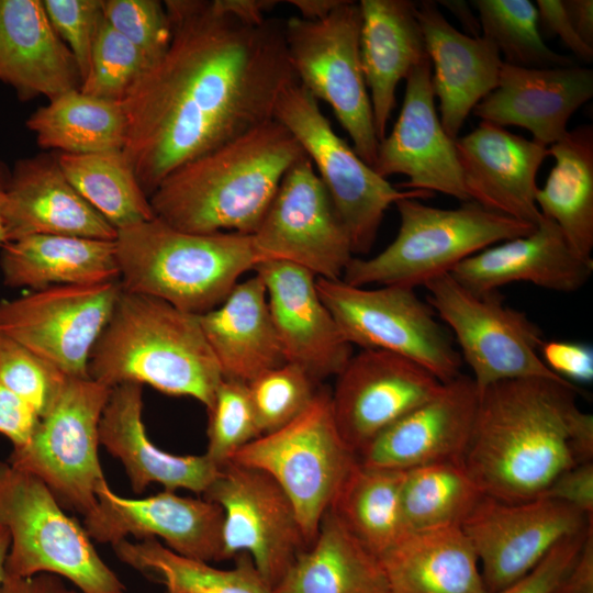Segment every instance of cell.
I'll return each mask as SVG.
<instances>
[{
    "label": "cell",
    "mask_w": 593,
    "mask_h": 593,
    "mask_svg": "<svg viewBox=\"0 0 593 593\" xmlns=\"http://www.w3.org/2000/svg\"><path fill=\"white\" fill-rule=\"evenodd\" d=\"M171 40L122 102L123 153L149 198L176 168L275 119L299 81L284 21L245 22L217 0H166Z\"/></svg>",
    "instance_id": "1"
},
{
    "label": "cell",
    "mask_w": 593,
    "mask_h": 593,
    "mask_svg": "<svg viewBox=\"0 0 593 593\" xmlns=\"http://www.w3.org/2000/svg\"><path fill=\"white\" fill-rule=\"evenodd\" d=\"M579 388L544 378L507 380L480 392L463 465L482 492L519 502L542 496L566 470L593 457V416Z\"/></svg>",
    "instance_id": "2"
},
{
    "label": "cell",
    "mask_w": 593,
    "mask_h": 593,
    "mask_svg": "<svg viewBox=\"0 0 593 593\" xmlns=\"http://www.w3.org/2000/svg\"><path fill=\"white\" fill-rule=\"evenodd\" d=\"M304 150L270 120L171 171L150 194L155 217L189 233L253 235Z\"/></svg>",
    "instance_id": "3"
},
{
    "label": "cell",
    "mask_w": 593,
    "mask_h": 593,
    "mask_svg": "<svg viewBox=\"0 0 593 593\" xmlns=\"http://www.w3.org/2000/svg\"><path fill=\"white\" fill-rule=\"evenodd\" d=\"M88 376L109 388L135 382L190 396L206 411L223 380L199 315L122 288L91 350Z\"/></svg>",
    "instance_id": "4"
},
{
    "label": "cell",
    "mask_w": 593,
    "mask_h": 593,
    "mask_svg": "<svg viewBox=\"0 0 593 593\" xmlns=\"http://www.w3.org/2000/svg\"><path fill=\"white\" fill-rule=\"evenodd\" d=\"M114 244L123 290L195 315L219 306L264 261L253 235L189 233L157 217L119 230Z\"/></svg>",
    "instance_id": "5"
},
{
    "label": "cell",
    "mask_w": 593,
    "mask_h": 593,
    "mask_svg": "<svg viewBox=\"0 0 593 593\" xmlns=\"http://www.w3.org/2000/svg\"><path fill=\"white\" fill-rule=\"evenodd\" d=\"M400 228L393 242L370 258H353L342 280L350 286L415 289L449 273L463 259L503 240L525 236L536 225L490 211L473 201L456 209L418 199L395 203Z\"/></svg>",
    "instance_id": "6"
},
{
    "label": "cell",
    "mask_w": 593,
    "mask_h": 593,
    "mask_svg": "<svg viewBox=\"0 0 593 593\" xmlns=\"http://www.w3.org/2000/svg\"><path fill=\"white\" fill-rule=\"evenodd\" d=\"M0 525L10 535L5 574L49 573L82 593L125 592L85 527L65 513L40 479L9 462H0Z\"/></svg>",
    "instance_id": "7"
},
{
    "label": "cell",
    "mask_w": 593,
    "mask_h": 593,
    "mask_svg": "<svg viewBox=\"0 0 593 593\" xmlns=\"http://www.w3.org/2000/svg\"><path fill=\"white\" fill-rule=\"evenodd\" d=\"M230 462L261 470L280 485L294 506L309 547L358 456L337 428L331 392L317 390L295 419L255 438Z\"/></svg>",
    "instance_id": "8"
},
{
    "label": "cell",
    "mask_w": 593,
    "mask_h": 593,
    "mask_svg": "<svg viewBox=\"0 0 593 593\" xmlns=\"http://www.w3.org/2000/svg\"><path fill=\"white\" fill-rule=\"evenodd\" d=\"M275 120L286 126L311 159L342 221L354 254H367L391 204L434 193L401 190L367 165L333 130L318 101L299 82L281 93Z\"/></svg>",
    "instance_id": "9"
},
{
    "label": "cell",
    "mask_w": 593,
    "mask_h": 593,
    "mask_svg": "<svg viewBox=\"0 0 593 593\" xmlns=\"http://www.w3.org/2000/svg\"><path fill=\"white\" fill-rule=\"evenodd\" d=\"M111 388L67 377L29 441L13 448L9 463L40 479L65 510L83 517L98 507L105 483L99 460V422Z\"/></svg>",
    "instance_id": "10"
},
{
    "label": "cell",
    "mask_w": 593,
    "mask_h": 593,
    "mask_svg": "<svg viewBox=\"0 0 593 593\" xmlns=\"http://www.w3.org/2000/svg\"><path fill=\"white\" fill-rule=\"evenodd\" d=\"M360 30L359 3L343 0L323 19L284 21V41L299 82L329 104L356 154L372 168L379 141L361 68Z\"/></svg>",
    "instance_id": "11"
},
{
    "label": "cell",
    "mask_w": 593,
    "mask_h": 593,
    "mask_svg": "<svg viewBox=\"0 0 593 593\" xmlns=\"http://www.w3.org/2000/svg\"><path fill=\"white\" fill-rule=\"evenodd\" d=\"M424 287L427 303L454 333L479 392L507 380L566 381L541 360L539 350L545 339L538 325L526 313L506 305L497 291L470 290L450 273Z\"/></svg>",
    "instance_id": "12"
},
{
    "label": "cell",
    "mask_w": 593,
    "mask_h": 593,
    "mask_svg": "<svg viewBox=\"0 0 593 593\" xmlns=\"http://www.w3.org/2000/svg\"><path fill=\"white\" fill-rule=\"evenodd\" d=\"M318 294L344 338L361 349H379L411 359L440 382L458 374L462 359L434 310L415 289L350 286L316 278Z\"/></svg>",
    "instance_id": "13"
},
{
    "label": "cell",
    "mask_w": 593,
    "mask_h": 593,
    "mask_svg": "<svg viewBox=\"0 0 593 593\" xmlns=\"http://www.w3.org/2000/svg\"><path fill=\"white\" fill-rule=\"evenodd\" d=\"M202 495L223 511L222 559L248 553L275 589L307 548L284 491L266 472L227 462Z\"/></svg>",
    "instance_id": "14"
},
{
    "label": "cell",
    "mask_w": 593,
    "mask_h": 593,
    "mask_svg": "<svg viewBox=\"0 0 593 593\" xmlns=\"http://www.w3.org/2000/svg\"><path fill=\"white\" fill-rule=\"evenodd\" d=\"M120 291V281L54 286L13 300H0V333L66 377L89 378L91 350Z\"/></svg>",
    "instance_id": "15"
},
{
    "label": "cell",
    "mask_w": 593,
    "mask_h": 593,
    "mask_svg": "<svg viewBox=\"0 0 593 593\" xmlns=\"http://www.w3.org/2000/svg\"><path fill=\"white\" fill-rule=\"evenodd\" d=\"M592 524L577 508L550 497L507 502L484 495L460 527L478 557L485 589L494 593L526 575L559 541Z\"/></svg>",
    "instance_id": "16"
},
{
    "label": "cell",
    "mask_w": 593,
    "mask_h": 593,
    "mask_svg": "<svg viewBox=\"0 0 593 593\" xmlns=\"http://www.w3.org/2000/svg\"><path fill=\"white\" fill-rule=\"evenodd\" d=\"M253 239L264 261H288L316 278L342 279L354 258L348 234L306 155L284 175Z\"/></svg>",
    "instance_id": "17"
},
{
    "label": "cell",
    "mask_w": 593,
    "mask_h": 593,
    "mask_svg": "<svg viewBox=\"0 0 593 593\" xmlns=\"http://www.w3.org/2000/svg\"><path fill=\"white\" fill-rule=\"evenodd\" d=\"M336 377L331 392L333 415L342 437L357 456L443 384L415 361L379 349L353 355Z\"/></svg>",
    "instance_id": "18"
},
{
    "label": "cell",
    "mask_w": 593,
    "mask_h": 593,
    "mask_svg": "<svg viewBox=\"0 0 593 593\" xmlns=\"http://www.w3.org/2000/svg\"><path fill=\"white\" fill-rule=\"evenodd\" d=\"M98 507L83 517L91 539L110 544L127 539L160 538L178 555L205 562L222 561L223 511L204 497L180 496L174 491L128 499L103 483L96 492Z\"/></svg>",
    "instance_id": "19"
},
{
    "label": "cell",
    "mask_w": 593,
    "mask_h": 593,
    "mask_svg": "<svg viewBox=\"0 0 593 593\" xmlns=\"http://www.w3.org/2000/svg\"><path fill=\"white\" fill-rule=\"evenodd\" d=\"M396 122L379 142L372 169L381 177L404 175L402 190L440 192L470 201L462 182L455 141L445 132L435 108L429 58L406 77Z\"/></svg>",
    "instance_id": "20"
},
{
    "label": "cell",
    "mask_w": 593,
    "mask_h": 593,
    "mask_svg": "<svg viewBox=\"0 0 593 593\" xmlns=\"http://www.w3.org/2000/svg\"><path fill=\"white\" fill-rule=\"evenodd\" d=\"M480 392L470 376L458 374L376 436L359 454L360 463L405 471L443 461H463Z\"/></svg>",
    "instance_id": "21"
},
{
    "label": "cell",
    "mask_w": 593,
    "mask_h": 593,
    "mask_svg": "<svg viewBox=\"0 0 593 593\" xmlns=\"http://www.w3.org/2000/svg\"><path fill=\"white\" fill-rule=\"evenodd\" d=\"M254 271L266 287L286 362L303 369L316 383L337 376L353 356V346L323 303L316 277L282 260L261 261Z\"/></svg>",
    "instance_id": "22"
},
{
    "label": "cell",
    "mask_w": 593,
    "mask_h": 593,
    "mask_svg": "<svg viewBox=\"0 0 593 593\" xmlns=\"http://www.w3.org/2000/svg\"><path fill=\"white\" fill-rule=\"evenodd\" d=\"M455 147L470 201L537 225L536 178L548 147L486 121L456 138Z\"/></svg>",
    "instance_id": "23"
},
{
    "label": "cell",
    "mask_w": 593,
    "mask_h": 593,
    "mask_svg": "<svg viewBox=\"0 0 593 593\" xmlns=\"http://www.w3.org/2000/svg\"><path fill=\"white\" fill-rule=\"evenodd\" d=\"M592 96L591 68H527L503 63L495 89L472 112L501 127L528 130L534 142L548 147L567 134L571 115Z\"/></svg>",
    "instance_id": "24"
},
{
    "label": "cell",
    "mask_w": 593,
    "mask_h": 593,
    "mask_svg": "<svg viewBox=\"0 0 593 593\" xmlns=\"http://www.w3.org/2000/svg\"><path fill=\"white\" fill-rule=\"evenodd\" d=\"M5 243L32 235L114 240L118 231L72 187L57 154H38L14 165L3 209Z\"/></svg>",
    "instance_id": "25"
},
{
    "label": "cell",
    "mask_w": 593,
    "mask_h": 593,
    "mask_svg": "<svg viewBox=\"0 0 593 593\" xmlns=\"http://www.w3.org/2000/svg\"><path fill=\"white\" fill-rule=\"evenodd\" d=\"M449 273L477 292L497 291L513 282L574 292L590 280L593 259L580 256L560 227L541 215L528 235L486 247L460 261Z\"/></svg>",
    "instance_id": "26"
},
{
    "label": "cell",
    "mask_w": 593,
    "mask_h": 593,
    "mask_svg": "<svg viewBox=\"0 0 593 593\" xmlns=\"http://www.w3.org/2000/svg\"><path fill=\"white\" fill-rule=\"evenodd\" d=\"M426 52L434 66L432 86L439 100V120L451 139L468 115L497 85L502 57L489 40L455 29L433 0L416 4Z\"/></svg>",
    "instance_id": "27"
},
{
    "label": "cell",
    "mask_w": 593,
    "mask_h": 593,
    "mask_svg": "<svg viewBox=\"0 0 593 593\" xmlns=\"http://www.w3.org/2000/svg\"><path fill=\"white\" fill-rule=\"evenodd\" d=\"M143 385L125 382L111 388L99 422V441L119 459L132 489L142 493L152 483L168 491L203 494L221 468L205 454L174 455L149 439L142 417Z\"/></svg>",
    "instance_id": "28"
},
{
    "label": "cell",
    "mask_w": 593,
    "mask_h": 593,
    "mask_svg": "<svg viewBox=\"0 0 593 593\" xmlns=\"http://www.w3.org/2000/svg\"><path fill=\"white\" fill-rule=\"evenodd\" d=\"M0 81L21 101L79 89L76 59L53 29L42 0H0Z\"/></svg>",
    "instance_id": "29"
},
{
    "label": "cell",
    "mask_w": 593,
    "mask_h": 593,
    "mask_svg": "<svg viewBox=\"0 0 593 593\" xmlns=\"http://www.w3.org/2000/svg\"><path fill=\"white\" fill-rule=\"evenodd\" d=\"M358 3L361 12V68L380 142L387 136L398 85L428 55L415 2L361 0Z\"/></svg>",
    "instance_id": "30"
},
{
    "label": "cell",
    "mask_w": 593,
    "mask_h": 593,
    "mask_svg": "<svg viewBox=\"0 0 593 593\" xmlns=\"http://www.w3.org/2000/svg\"><path fill=\"white\" fill-rule=\"evenodd\" d=\"M199 321L223 379L248 383L286 363L266 287L257 273L238 282L219 306L199 315Z\"/></svg>",
    "instance_id": "31"
},
{
    "label": "cell",
    "mask_w": 593,
    "mask_h": 593,
    "mask_svg": "<svg viewBox=\"0 0 593 593\" xmlns=\"http://www.w3.org/2000/svg\"><path fill=\"white\" fill-rule=\"evenodd\" d=\"M378 558L388 593H489L460 526L406 532Z\"/></svg>",
    "instance_id": "32"
},
{
    "label": "cell",
    "mask_w": 593,
    "mask_h": 593,
    "mask_svg": "<svg viewBox=\"0 0 593 593\" xmlns=\"http://www.w3.org/2000/svg\"><path fill=\"white\" fill-rule=\"evenodd\" d=\"M3 283L32 291L54 286L120 281L114 240L65 235H32L0 248Z\"/></svg>",
    "instance_id": "33"
},
{
    "label": "cell",
    "mask_w": 593,
    "mask_h": 593,
    "mask_svg": "<svg viewBox=\"0 0 593 593\" xmlns=\"http://www.w3.org/2000/svg\"><path fill=\"white\" fill-rule=\"evenodd\" d=\"M276 593H388L379 558L328 510L313 542L301 551Z\"/></svg>",
    "instance_id": "34"
},
{
    "label": "cell",
    "mask_w": 593,
    "mask_h": 593,
    "mask_svg": "<svg viewBox=\"0 0 593 593\" xmlns=\"http://www.w3.org/2000/svg\"><path fill=\"white\" fill-rule=\"evenodd\" d=\"M555 166L536 203L553 221L572 248L584 258L593 249V126L580 125L548 147Z\"/></svg>",
    "instance_id": "35"
},
{
    "label": "cell",
    "mask_w": 593,
    "mask_h": 593,
    "mask_svg": "<svg viewBox=\"0 0 593 593\" xmlns=\"http://www.w3.org/2000/svg\"><path fill=\"white\" fill-rule=\"evenodd\" d=\"M26 127L41 148L80 155L123 150L127 120L122 103L76 89L40 107L26 120Z\"/></svg>",
    "instance_id": "36"
},
{
    "label": "cell",
    "mask_w": 593,
    "mask_h": 593,
    "mask_svg": "<svg viewBox=\"0 0 593 593\" xmlns=\"http://www.w3.org/2000/svg\"><path fill=\"white\" fill-rule=\"evenodd\" d=\"M125 564L165 585L167 593H276L246 552L234 558L231 569L187 558L156 538L123 539L112 545Z\"/></svg>",
    "instance_id": "37"
},
{
    "label": "cell",
    "mask_w": 593,
    "mask_h": 593,
    "mask_svg": "<svg viewBox=\"0 0 593 593\" xmlns=\"http://www.w3.org/2000/svg\"><path fill=\"white\" fill-rule=\"evenodd\" d=\"M404 471L357 465L329 510L377 557L405 533L401 507Z\"/></svg>",
    "instance_id": "38"
},
{
    "label": "cell",
    "mask_w": 593,
    "mask_h": 593,
    "mask_svg": "<svg viewBox=\"0 0 593 593\" xmlns=\"http://www.w3.org/2000/svg\"><path fill=\"white\" fill-rule=\"evenodd\" d=\"M57 159L72 187L116 231L155 217L123 150L57 153Z\"/></svg>",
    "instance_id": "39"
},
{
    "label": "cell",
    "mask_w": 593,
    "mask_h": 593,
    "mask_svg": "<svg viewBox=\"0 0 593 593\" xmlns=\"http://www.w3.org/2000/svg\"><path fill=\"white\" fill-rule=\"evenodd\" d=\"M485 494L463 461H443L404 471L401 490L406 532L460 526Z\"/></svg>",
    "instance_id": "40"
},
{
    "label": "cell",
    "mask_w": 593,
    "mask_h": 593,
    "mask_svg": "<svg viewBox=\"0 0 593 593\" xmlns=\"http://www.w3.org/2000/svg\"><path fill=\"white\" fill-rule=\"evenodd\" d=\"M481 36L503 55V63L527 68L573 66L570 56L550 49L544 42L536 4L529 0H474Z\"/></svg>",
    "instance_id": "41"
},
{
    "label": "cell",
    "mask_w": 593,
    "mask_h": 593,
    "mask_svg": "<svg viewBox=\"0 0 593 593\" xmlns=\"http://www.w3.org/2000/svg\"><path fill=\"white\" fill-rule=\"evenodd\" d=\"M247 388L261 435L291 423L317 393L316 382L289 362L261 372Z\"/></svg>",
    "instance_id": "42"
},
{
    "label": "cell",
    "mask_w": 593,
    "mask_h": 593,
    "mask_svg": "<svg viewBox=\"0 0 593 593\" xmlns=\"http://www.w3.org/2000/svg\"><path fill=\"white\" fill-rule=\"evenodd\" d=\"M148 68L142 53L104 19L91 54L89 70L79 90L122 103Z\"/></svg>",
    "instance_id": "43"
},
{
    "label": "cell",
    "mask_w": 593,
    "mask_h": 593,
    "mask_svg": "<svg viewBox=\"0 0 593 593\" xmlns=\"http://www.w3.org/2000/svg\"><path fill=\"white\" fill-rule=\"evenodd\" d=\"M208 414L205 455L220 468L230 462L242 447L261 435L247 383L223 379Z\"/></svg>",
    "instance_id": "44"
},
{
    "label": "cell",
    "mask_w": 593,
    "mask_h": 593,
    "mask_svg": "<svg viewBox=\"0 0 593 593\" xmlns=\"http://www.w3.org/2000/svg\"><path fill=\"white\" fill-rule=\"evenodd\" d=\"M66 378L56 367L0 333V383L40 417L51 407Z\"/></svg>",
    "instance_id": "45"
},
{
    "label": "cell",
    "mask_w": 593,
    "mask_h": 593,
    "mask_svg": "<svg viewBox=\"0 0 593 593\" xmlns=\"http://www.w3.org/2000/svg\"><path fill=\"white\" fill-rule=\"evenodd\" d=\"M105 21L142 53L148 67L167 51L170 20L158 0H102Z\"/></svg>",
    "instance_id": "46"
},
{
    "label": "cell",
    "mask_w": 593,
    "mask_h": 593,
    "mask_svg": "<svg viewBox=\"0 0 593 593\" xmlns=\"http://www.w3.org/2000/svg\"><path fill=\"white\" fill-rule=\"evenodd\" d=\"M47 18L78 65L81 81L104 21L102 0H42Z\"/></svg>",
    "instance_id": "47"
},
{
    "label": "cell",
    "mask_w": 593,
    "mask_h": 593,
    "mask_svg": "<svg viewBox=\"0 0 593 593\" xmlns=\"http://www.w3.org/2000/svg\"><path fill=\"white\" fill-rule=\"evenodd\" d=\"M559 541L526 575L494 593H555L583 544L588 529Z\"/></svg>",
    "instance_id": "48"
},
{
    "label": "cell",
    "mask_w": 593,
    "mask_h": 593,
    "mask_svg": "<svg viewBox=\"0 0 593 593\" xmlns=\"http://www.w3.org/2000/svg\"><path fill=\"white\" fill-rule=\"evenodd\" d=\"M540 357L546 367L577 385L593 381V349L590 345L574 340H544Z\"/></svg>",
    "instance_id": "49"
},
{
    "label": "cell",
    "mask_w": 593,
    "mask_h": 593,
    "mask_svg": "<svg viewBox=\"0 0 593 593\" xmlns=\"http://www.w3.org/2000/svg\"><path fill=\"white\" fill-rule=\"evenodd\" d=\"M542 496L563 502L593 519V462H582L562 472Z\"/></svg>",
    "instance_id": "50"
},
{
    "label": "cell",
    "mask_w": 593,
    "mask_h": 593,
    "mask_svg": "<svg viewBox=\"0 0 593 593\" xmlns=\"http://www.w3.org/2000/svg\"><path fill=\"white\" fill-rule=\"evenodd\" d=\"M538 25L549 35L560 37L564 46L584 63L593 60V48L588 46L575 32L562 0H537Z\"/></svg>",
    "instance_id": "51"
},
{
    "label": "cell",
    "mask_w": 593,
    "mask_h": 593,
    "mask_svg": "<svg viewBox=\"0 0 593 593\" xmlns=\"http://www.w3.org/2000/svg\"><path fill=\"white\" fill-rule=\"evenodd\" d=\"M40 416L22 399L0 383V434L13 444V448L25 445Z\"/></svg>",
    "instance_id": "52"
},
{
    "label": "cell",
    "mask_w": 593,
    "mask_h": 593,
    "mask_svg": "<svg viewBox=\"0 0 593 593\" xmlns=\"http://www.w3.org/2000/svg\"><path fill=\"white\" fill-rule=\"evenodd\" d=\"M555 593H593V526L588 529L580 551Z\"/></svg>",
    "instance_id": "53"
},
{
    "label": "cell",
    "mask_w": 593,
    "mask_h": 593,
    "mask_svg": "<svg viewBox=\"0 0 593 593\" xmlns=\"http://www.w3.org/2000/svg\"><path fill=\"white\" fill-rule=\"evenodd\" d=\"M0 593H77V591L67 588L57 575L41 573L26 578L5 574L0 584Z\"/></svg>",
    "instance_id": "54"
},
{
    "label": "cell",
    "mask_w": 593,
    "mask_h": 593,
    "mask_svg": "<svg viewBox=\"0 0 593 593\" xmlns=\"http://www.w3.org/2000/svg\"><path fill=\"white\" fill-rule=\"evenodd\" d=\"M220 7L248 23H260L279 1L277 0H217Z\"/></svg>",
    "instance_id": "55"
},
{
    "label": "cell",
    "mask_w": 593,
    "mask_h": 593,
    "mask_svg": "<svg viewBox=\"0 0 593 593\" xmlns=\"http://www.w3.org/2000/svg\"><path fill=\"white\" fill-rule=\"evenodd\" d=\"M562 2L580 38L593 48V1L562 0Z\"/></svg>",
    "instance_id": "56"
},
{
    "label": "cell",
    "mask_w": 593,
    "mask_h": 593,
    "mask_svg": "<svg viewBox=\"0 0 593 593\" xmlns=\"http://www.w3.org/2000/svg\"><path fill=\"white\" fill-rule=\"evenodd\" d=\"M438 4L449 10L455 18L460 22L463 30L467 31L469 36H481V26L479 19L473 14L470 5L462 0H440Z\"/></svg>",
    "instance_id": "57"
},
{
    "label": "cell",
    "mask_w": 593,
    "mask_h": 593,
    "mask_svg": "<svg viewBox=\"0 0 593 593\" xmlns=\"http://www.w3.org/2000/svg\"><path fill=\"white\" fill-rule=\"evenodd\" d=\"M343 0H288L287 2L298 9L300 18L305 20H320L327 16Z\"/></svg>",
    "instance_id": "58"
},
{
    "label": "cell",
    "mask_w": 593,
    "mask_h": 593,
    "mask_svg": "<svg viewBox=\"0 0 593 593\" xmlns=\"http://www.w3.org/2000/svg\"><path fill=\"white\" fill-rule=\"evenodd\" d=\"M11 171L7 168L3 161L0 160V248L5 243L3 230V209L5 203L7 190L10 181Z\"/></svg>",
    "instance_id": "59"
},
{
    "label": "cell",
    "mask_w": 593,
    "mask_h": 593,
    "mask_svg": "<svg viewBox=\"0 0 593 593\" xmlns=\"http://www.w3.org/2000/svg\"><path fill=\"white\" fill-rule=\"evenodd\" d=\"M10 548L9 532L0 525V584L5 575V560Z\"/></svg>",
    "instance_id": "60"
}]
</instances>
